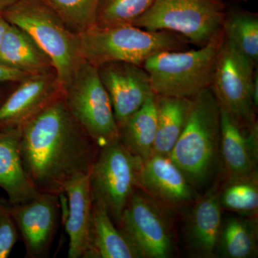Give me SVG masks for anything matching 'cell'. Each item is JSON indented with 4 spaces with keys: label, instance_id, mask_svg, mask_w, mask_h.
Returning <instances> with one entry per match:
<instances>
[{
    "label": "cell",
    "instance_id": "29",
    "mask_svg": "<svg viewBox=\"0 0 258 258\" xmlns=\"http://www.w3.org/2000/svg\"><path fill=\"white\" fill-rule=\"evenodd\" d=\"M28 76L30 75L0 64V84L7 83H18Z\"/></svg>",
    "mask_w": 258,
    "mask_h": 258
},
{
    "label": "cell",
    "instance_id": "33",
    "mask_svg": "<svg viewBox=\"0 0 258 258\" xmlns=\"http://www.w3.org/2000/svg\"><path fill=\"white\" fill-rule=\"evenodd\" d=\"M3 101V94H2V93L0 92V104H1L2 102Z\"/></svg>",
    "mask_w": 258,
    "mask_h": 258
},
{
    "label": "cell",
    "instance_id": "3",
    "mask_svg": "<svg viewBox=\"0 0 258 258\" xmlns=\"http://www.w3.org/2000/svg\"><path fill=\"white\" fill-rule=\"evenodd\" d=\"M1 13L8 23L28 32L49 56L63 92L83 61L79 35L43 0H20Z\"/></svg>",
    "mask_w": 258,
    "mask_h": 258
},
{
    "label": "cell",
    "instance_id": "21",
    "mask_svg": "<svg viewBox=\"0 0 258 258\" xmlns=\"http://www.w3.org/2000/svg\"><path fill=\"white\" fill-rule=\"evenodd\" d=\"M115 225L103 204L93 198L92 257H142L126 236Z\"/></svg>",
    "mask_w": 258,
    "mask_h": 258
},
{
    "label": "cell",
    "instance_id": "28",
    "mask_svg": "<svg viewBox=\"0 0 258 258\" xmlns=\"http://www.w3.org/2000/svg\"><path fill=\"white\" fill-rule=\"evenodd\" d=\"M18 227L9 209L0 206V258H8L18 240Z\"/></svg>",
    "mask_w": 258,
    "mask_h": 258
},
{
    "label": "cell",
    "instance_id": "9",
    "mask_svg": "<svg viewBox=\"0 0 258 258\" xmlns=\"http://www.w3.org/2000/svg\"><path fill=\"white\" fill-rule=\"evenodd\" d=\"M254 66L225 37L211 88L220 108L247 125L257 123L252 99Z\"/></svg>",
    "mask_w": 258,
    "mask_h": 258
},
{
    "label": "cell",
    "instance_id": "23",
    "mask_svg": "<svg viewBox=\"0 0 258 258\" xmlns=\"http://www.w3.org/2000/svg\"><path fill=\"white\" fill-rule=\"evenodd\" d=\"M218 247L227 258L253 257L257 251V225L254 217H231L222 225Z\"/></svg>",
    "mask_w": 258,
    "mask_h": 258
},
{
    "label": "cell",
    "instance_id": "24",
    "mask_svg": "<svg viewBox=\"0 0 258 258\" xmlns=\"http://www.w3.org/2000/svg\"><path fill=\"white\" fill-rule=\"evenodd\" d=\"M222 208L247 216H257L258 210L257 171L249 175L227 181L220 192Z\"/></svg>",
    "mask_w": 258,
    "mask_h": 258
},
{
    "label": "cell",
    "instance_id": "14",
    "mask_svg": "<svg viewBox=\"0 0 258 258\" xmlns=\"http://www.w3.org/2000/svg\"><path fill=\"white\" fill-rule=\"evenodd\" d=\"M138 187L162 206L175 208L195 198L192 185L169 156L153 154L141 159Z\"/></svg>",
    "mask_w": 258,
    "mask_h": 258
},
{
    "label": "cell",
    "instance_id": "27",
    "mask_svg": "<svg viewBox=\"0 0 258 258\" xmlns=\"http://www.w3.org/2000/svg\"><path fill=\"white\" fill-rule=\"evenodd\" d=\"M73 32L81 35L95 25L98 0H43Z\"/></svg>",
    "mask_w": 258,
    "mask_h": 258
},
{
    "label": "cell",
    "instance_id": "12",
    "mask_svg": "<svg viewBox=\"0 0 258 258\" xmlns=\"http://www.w3.org/2000/svg\"><path fill=\"white\" fill-rule=\"evenodd\" d=\"M60 196L40 193L37 198L9 209L20 230L28 257H46L58 220Z\"/></svg>",
    "mask_w": 258,
    "mask_h": 258
},
{
    "label": "cell",
    "instance_id": "8",
    "mask_svg": "<svg viewBox=\"0 0 258 258\" xmlns=\"http://www.w3.org/2000/svg\"><path fill=\"white\" fill-rule=\"evenodd\" d=\"M141 159L116 141L99 148L90 177L93 198L103 204L118 227L122 213L138 187Z\"/></svg>",
    "mask_w": 258,
    "mask_h": 258
},
{
    "label": "cell",
    "instance_id": "16",
    "mask_svg": "<svg viewBox=\"0 0 258 258\" xmlns=\"http://www.w3.org/2000/svg\"><path fill=\"white\" fill-rule=\"evenodd\" d=\"M69 201L66 230L69 258L92 257L93 195L90 173L76 176L64 189Z\"/></svg>",
    "mask_w": 258,
    "mask_h": 258
},
{
    "label": "cell",
    "instance_id": "17",
    "mask_svg": "<svg viewBox=\"0 0 258 258\" xmlns=\"http://www.w3.org/2000/svg\"><path fill=\"white\" fill-rule=\"evenodd\" d=\"M20 138V127L0 130V187L13 206L28 203L40 194L24 169Z\"/></svg>",
    "mask_w": 258,
    "mask_h": 258
},
{
    "label": "cell",
    "instance_id": "15",
    "mask_svg": "<svg viewBox=\"0 0 258 258\" xmlns=\"http://www.w3.org/2000/svg\"><path fill=\"white\" fill-rule=\"evenodd\" d=\"M220 110V158L227 181L255 172L258 160L257 123L244 125L225 110Z\"/></svg>",
    "mask_w": 258,
    "mask_h": 258
},
{
    "label": "cell",
    "instance_id": "19",
    "mask_svg": "<svg viewBox=\"0 0 258 258\" xmlns=\"http://www.w3.org/2000/svg\"><path fill=\"white\" fill-rule=\"evenodd\" d=\"M0 64L30 76L55 73L45 51L28 32L12 24L0 47Z\"/></svg>",
    "mask_w": 258,
    "mask_h": 258
},
{
    "label": "cell",
    "instance_id": "22",
    "mask_svg": "<svg viewBox=\"0 0 258 258\" xmlns=\"http://www.w3.org/2000/svg\"><path fill=\"white\" fill-rule=\"evenodd\" d=\"M119 140L132 154L141 159L152 154L157 128L155 94L119 127Z\"/></svg>",
    "mask_w": 258,
    "mask_h": 258
},
{
    "label": "cell",
    "instance_id": "26",
    "mask_svg": "<svg viewBox=\"0 0 258 258\" xmlns=\"http://www.w3.org/2000/svg\"><path fill=\"white\" fill-rule=\"evenodd\" d=\"M224 35L244 56L257 63L258 60V19L246 13H234L225 18Z\"/></svg>",
    "mask_w": 258,
    "mask_h": 258
},
{
    "label": "cell",
    "instance_id": "10",
    "mask_svg": "<svg viewBox=\"0 0 258 258\" xmlns=\"http://www.w3.org/2000/svg\"><path fill=\"white\" fill-rule=\"evenodd\" d=\"M161 205L142 189L135 190L118 227L142 257L166 258L173 250L172 235Z\"/></svg>",
    "mask_w": 258,
    "mask_h": 258
},
{
    "label": "cell",
    "instance_id": "18",
    "mask_svg": "<svg viewBox=\"0 0 258 258\" xmlns=\"http://www.w3.org/2000/svg\"><path fill=\"white\" fill-rule=\"evenodd\" d=\"M220 192L212 189L195 204L186 227L188 243L198 257H213L222 228Z\"/></svg>",
    "mask_w": 258,
    "mask_h": 258
},
{
    "label": "cell",
    "instance_id": "31",
    "mask_svg": "<svg viewBox=\"0 0 258 258\" xmlns=\"http://www.w3.org/2000/svg\"><path fill=\"white\" fill-rule=\"evenodd\" d=\"M252 99L254 106H258V76L257 73H254L253 85H252Z\"/></svg>",
    "mask_w": 258,
    "mask_h": 258
},
{
    "label": "cell",
    "instance_id": "4",
    "mask_svg": "<svg viewBox=\"0 0 258 258\" xmlns=\"http://www.w3.org/2000/svg\"><path fill=\"white\" fill-rule=\"evenodd\" d=\"M225 41L223 30L197 50H165L142 64L155 95L192 98L210 87L217 59Z\"/></svg>",
    "mask_w": 258,
    "mask_h": 258
},
{
    "label": "cell",
    "instance_id": "32",
    "mask_svg": "<svg viewBox=\"0 0 258 258\" xmlns=\"http://www.w3.org/2000/svg\"><path fill=\"white\" fill-rule=\"evenodd\" d=\"M20 0H0V13L16 4Z\"/></svg>",
    "mask_w": 258,
    "mask_h": 258
},
{
    "label": "cell",
    "instance_id": "1",
    "mask_svg": "<svg viewBox=\"0 0 258 258\" xmlns=\"http://www.w3.org/2000/svg\"><path fill=\"white\" fill-rule=\"evenodd\" d=\"M63 93L20 127L24 169L40 193L63 195L76 176L91 172L98 148L66 106Z\"/></svg>",
    "mask_w": 258,
    "mask_h": 258
},
{
    "label": "cell",
    "instance_id": "2",
    "mask_svg": "<svg viewBox=\"0 0 258 258\" xmlns=\"http://www.w3.org/2000/svg\"><path fill=\"white\" fill-rule=\"evenodd\" d=\"M220 118L211 86L192 98L186 124L169 156L191 185L207 181L220 159Z\"/></svg>",
    "mask_w": 258,
    "mask_h": 258
},
{
    "label": "cell",
    "instance_id": "30",
    "mask_svg": "<svg viewBox=\"0 0 258 258\" xmlns=\"http://www.w3.org/2000/svg\"><path fill=\"white\" fill-rule=\"evenodd\" d=\"M10 23L7 21L6 19L4 18L3 14L0 13V47L3 43V40L7 30L9 28Z\"/></svg>",
    "mask_w": 258,
    "mask_h": 258
},
{
    "label": "cell",
    "instance_id": "11",
    "mask_svg": "<svg viewBox=\"0 0 258 258\" xmlns=\"http://www.w3.org/2000/svg\"><path fill=\"white\" fill-rule=\"evenodd\" d=\"M97 69L119 128L154 94L150 78L143 66L128 62H107Z\"/></svg>",
    "mask_w": 258,
    "mask_h": 258
},
{
    "label": "cell",
    "instance_id": "5",
    "mask_svg": "<svg viewBox=\"0 0 258 258\" xmlns=\"http://www.w3.org/2000/svg\"><path fill=\"white\" fill-rule=\"evenodd\" d=\"M83 60L98 68L112 62L142 66L151 56L165 50H181L184 40L177 34L151 31L134 25L93 26L79 35Z\"/></svg>",
    "mask_w": 258,
    "mask_h": 258
},
{
    "label": "cell",
    "instance_id": "20",
    "mask_svg": "<svg viewBox=\"0 0 258 258\" xmlns=\"http://www.w3.org/2000/svg\"><path fill=\"white\" fill-rule=\"evenodd\" d=\"M157 128L153 154L169 156L187 122L192 98L155 95Z\"/></svg>",
    "mask_w": 258,
    "mask_h": 258
},
{
    "label": "cell",
    "instance_id": "25",
    "mask_svg": "<svg viewBox=\"0 0 258 258\" xmlns=\"http://www.w3.org/2000/svg\"><path fill=\"white\" fill-rule=\"evenodd\" d=\"M154 0H98L95 26L132 25L151 8Z\"/></svg>",
    "mask_w": 258,
    "mask_h": 258
},
{
    "label": "cell",
    "instance_id": "13",
    "mask_svg": "<svg viewBox=\"0 0 258 258\" xmlns=\"http://www.w3.org/2000/svg\"><path fill=\"white\" fill-rule=\"evenodd\" d=\"M62 93L55 73L28 76L0 104V130L21 127Z\"/></svg>",
    "mask_w": 258,
    "mask_h": 258
},
{
    "label": "cell",
    "instance_id": "7",
    "mask_svg": "<svg viewBox=\"0 0 258 258\" xmlns=\"http://www.w3.org/2000/svg\"><path fill=\"white\" fill-rule=\"evenodd\" d=\"M62 96L71 115L98 148L119 140L111 100L96 66L83 60Z\"/></svg>",
    "mask_w": 258,
    "mask_h": 258
},
{
    "label": "cell",
    "instance_id": "6",
    "mask_svg": "<svg viewBox=\"0 0 258 258\" xmlns=\"http://www.w3.org/2000/svg\"><path fill=\"white\" fill-rule=\"evenodd\" d=\"M225 18L222 0H154L132 25L179 34L203 46L222 31Z\"/></svg>",
    "mask_w": 258,
    "mask_h": 258
}]
</instances>
